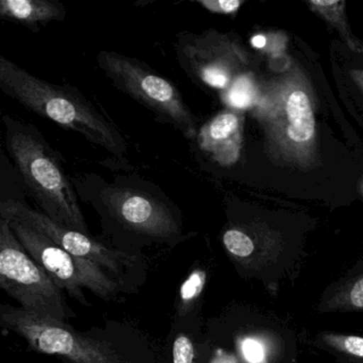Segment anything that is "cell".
I'll return each mask as SVG.
<instances>
[{
    "instance_id": "5b68a950",
    "label": "cell",
    "mask_w": 363,
    "mask_h": 363,
    "mask_svg": "<svg viewBox=\"0 0 363 363\" xmlns=\"http://www.w3.org/2000/svg\"><path fill=\"white\" fill-rule=\"evenodd\" d=\"M0 320L42 354L63 357L71 363H129L112 344L86 337L65 320L11 306L1 307Z\"/></svg>"
},
{
    "instance_id": "3957f363",
    "label": "cell",
    "mask_w": 363,
    "mask_h": 363,
    "mask_svg": "<svg viewBox=\"0 0 363 363\" xmlns=\"http://www.w3.org/2000/svg\"><path fill=\"white\" fill-rule=\"evenodd\" d=\"M96 59L99 69L118 90L154 112L163 122L173 125L189 141L196 139V118L173 82L131 57L101 50Z\"/></svg>"
},
{
    "instance_id": "7402d4cb",
    "label": "cell",
    "mask_w": 363,
    "mask_h": 363,
    "mask_svg": "<svg viewBox=\"0 0 363 363\" xmlns=\"http://www.w3.org/2000/svg\"><path fill=\"white\" fill-rule=\"evenodd\" d=\"M312 6H318V7H322V8H326V7H331V6H337V1H329V0H327V1H322V0H320V1H311Z\"/></svg>"
},
{
    "instance_id": "30bf717a",
    "label": "cell",
    "mask_w": 363,
    "mask_h": 363,
    "mask_svg": "<svg viewBox=\"0 0 363 363\" xmlns=\"http://www.w3.org/2000/svg\"><path fill=\"white\" fill-rule=\"evenodd\" d=\"M274 131L278 141L291 150L303 152L311 144L315 133V121L311 101L301 89H290L277 101V113L273 116Z\"/></svg>"
},
{
    "instance_id": "277c9868",
    "label": "cell",
    "mask_w": 363,
    "mask_h": 363,
    "mask_svg": "<svg viewBox=\"0 0 363 363\" xmlns=\"http://www.w3.org/2000/svg\"><path fill=\"white\" fill-rule=\"evenodd\" d=\"M0 286L30 313L65 322L75 316L63 291L25 250L3 218H0Z\"/></svg>"
},
{
    "instance_id": "9c48e42d",
    "label": "cell",
    "mask_w": 363,
    "mask_h": 363,
    "mask_svg": "<svg viewBox=\"0 0 363 363\" xmlns=\"http://www.w3.org/2000/svg\"><path fill=\"white\" fill-rule=\"evenodd\" d=\"M112 214L137 233L172 239L179 235V226L167 206L137 190H118L109 199Z\"/></svg>"
},
{
    "instance_id": "6da1fadb",
    "label": "cell",
    "mask_w": 363,
    "mask_h": 363,
    "mask_svg": "<svg viewBox=\"0 0 363 363\" xmlns=\"http://www.w3.org/2000/svg\"><path fill=\"white\" fill-rule=\"evenodd\" d=\"M0 89L26 109L79 133L110 154L118 158L127 154L128 146L120 131L77 89L40 79L3 56Z\"/></svg>"
},
{
    "instance_id": "7c38bea8",
    "label": "cell",
    "mask_w": 363,
    "mask_h": 363,
    "mask_svg": "<svg viewBox=\"0 0 363 363\" xmlns=\"http://www.w3.org/2000/svg\"><path fill=\"white\" fill-rule=\"evenodd\" d=\"M67 14L63 4L57 0H1L0 18L18 23L38 31L40 25L63 21Z\"/></svg>"
},
{
    "instance_id": "ba28073f",
    "label": "cell",
    "mask_w": 363,
    "mask_h": 363,
    "mask_svg": "<svg viewBox=\"0 0 363 363\" xmlns=\"http://www.w3.org/2000/svg\"><path fill=\"white\" fill-rule=\"evenodd\" d=\"M0 216L13 218L28 225L73 256L91 261L116 275H120L124 267L133 264L135 260L131 255L107 247L86 233L67 228L50 220L43 212L31 209L21 201L13 199L1 201Z\"/></svg>"
},
{
    "instance_id": "4fadbf2b",
    "label": "cell",
    "mask_w": 363,
    "mask_h": 363,
    "mask_svg": "<svg viewBox=\"0 0 363 363\" xmlns=\"http://www.w3.org/2000/svg\"><path fill=\"white\" fill-rule=\"evenodd\" d=\"M257 238L246 231V229L229 228L223 235V244L233 260L242 267H261L267 260L275 256L278 247L258 244Z\"/></svg>"
},
{
    "instance_id": "8fae6325",
    "label": "cell",
    "mask_w": 363,
    "mask_h": 363,
    "mask_svg": "<svg viewBox=\"0 0 363 363\" xmlns=\"http://www.w3.org/2000/svg\"><path fill=\"white\" fill-rule=\"evenodd\" d=\"M199 148L220 165L237 162L242 144V118L237 112L222 111L197 133Z\"/></svg>"
},
{
    "instance_id": "5bb4252c",
    "label": "cell",
    "mask_w": 363,
    "mask_h": 363,
    "mask_svg": "<svg viewBox=\"0 0 363 363\" xmlns=\"http://www.w3.org/2000/svg\"><path fill=\"white\" fill-rule=\"evenodd\" d=\"M326 305L328 310L363 311V274L346 282Z\"/></svg>"
},
{
    "instance_id": "ac0fdd59",
    "label": "cell",
    "mask_w": 363,
    "mask_h": 363,
    "mask_svg": "<svg viewBox=\"0 0 363 363\" xmlns=\"http://www.w3.org/2000/svg\"><path fill=\"white\" fill-rule=\"evenodd\" d=\"M195 3L214 14H233L241 7V0H195Z\"/></svg>"
},
{
    "instance_id": "d6986e66",
    "label": "cell",
    "mask_w": 363,
    "mask_h": 363,
    "mask_svg": "<svg viewBox=\"0 0 363 363\" xmlns=\"http://www.w3.org/2000/svg\"><path fill=\"white\" fill-rule=\"evenodd\" d=\"M203 280H205V278H203V274L201 276L197 275V274L192 276L191 279L184 284V289H182V298L184 301L194 298L195 295L199 293V291L203 288Z\"/></svg>"
},
{
    "instance_id": "52a82bcc",
    "label": "cell",
    "mask_w": 363,
    "mask_h": 363,
    "mask_svg": "<svg viewBox=\"0 0 363 363\" xmlns=\"http://www.w3.org/2000/svg\"><path fill=\"white\" fill-rule=\"evenodd\" d=\"M178 61L195 84L226 90L237 75L242 54L237 44L214 30L184 33L175 42Z\"/></svg>"
},
{
    "instance_id": "44dd1931",
    "label": "cell",
    "mask_w": 363,
    "mask_h": 363,
    "mask_svg": "<svg viewBox=\"0 0 363 363\" xmlns=\"http://www.w3.org/2000/svg\"><path fill=\"white\" fill-rule=\"evenodd\" d=\"M252 45L254 48H259V50L264 48L265 45H267V38L262 35H255L252 39Z\"/></svg>"
},
{
    "instance_id": "9a60e30c",
    "label": "cell",
    "mask_w": 363,
    "mask_h": 363,
    "mask_svg": "<svg viewBox=\"0 0 363 363\" xmlns=\"http://www.w3.org/2000/svg\"><path fill=\"white\" fill-rule=\"evenodd\" d=\"M224 101L238 110L247 109L258 104V91L252 78L240 75L224 93Z\"/></svg>"
},
{
    "instance_id": "ffe728a7",
    "label": "cell",
    "mask_w": 363,
    "mask_h": 363,
    "mask_svg": "<svg viewBox=\"0 0 363 363\" xmlns=\"http://www.w3.org/2000/svg\"><path fill=\"white\" fill-rule=\"evenodd\" d=\"M244 354H245L246 358L252 362H256L260 359L261 357V348L256 342L247 341L244 344Z\"/></svg>"
},
{
    "instance_id": "e0dca14e",
    "label": "cell",
    "mask_w": 363,
    "mask_h": 363,
    "mask_svg": "<svg viewBox=\"0 0 363 363\" xmlns=\"http://www.w3.org/2000/svg\"><path fill=\"white\" fill-rule=\"evenodd\" d=\"M173 363H195V348L190 337L178 335L173 345Z\"/></svg>"
},
{
    "instance_id": "2e32d148",
    "label": "cell",
    "mask_w": 363,
    "mask_h": 363,
    "mask_svg": "<svg viewBox=\"0 0 363 363\" xmlns=\"http://www.w3.org/2000/svg\"><path fill=\"white\" fill-rule=\"evenodd\" d=\"M323 342L329 347L363 359V337L358 335H340V333H324L320 335Z\"/></svg>"
},
{
    "instance_id": "7a4b0ae2",
    "label": "cell",
    "mask_w": 363,
    "mask_h": 363,
    "mask_svg": "<svg viewBox=\"0 0 363 363\" xmlns=\"http://www.w3.org/2000/svg\"><path fill=\"white\" fill-rule=\"evenodd\" d=\"M3 123L6 147L43 213L89 235L77 194L57 152L37 127L10 116H3Z\"/></svg>"
},
{
    "instance_id": "8992f818",
    "label": "cell",
    "mask_w": 363,
    "mask_h": 363,
    "mask_svg": "<svg viewBox=\"0 0 363 363\" xmlns=\"http://www.w3.org/2000/svg\"><path fill=\"white\" fill-rule=\"evenodd\" d=\"M8 220L25 250L48 272L55 284L69 296L84 306H90V303L84 289L107 301L114 296L118 289V282L99 265L73 256L43 233L20 220Z\"/></svg>"
}]
</instances>
